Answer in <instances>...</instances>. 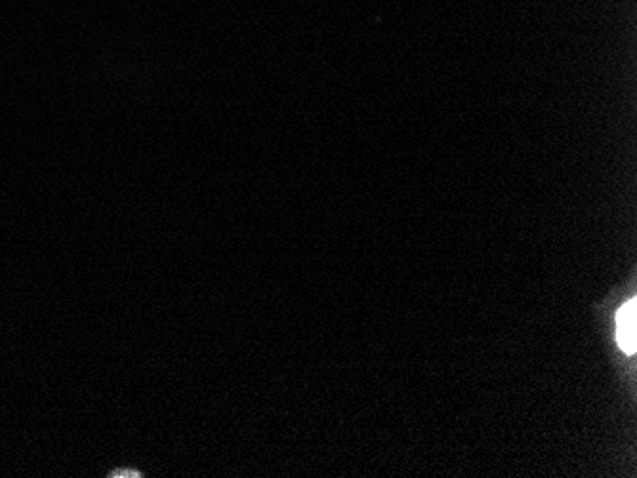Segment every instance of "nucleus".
<instances>
[{"instance_id":"f257e3e1","label":"nucleus","mask_w":637,"mask_h":478,"mask_svg":"<svg viewBox=\"0 0 637 478\" xmlns=\"http://www.w3.org/2000/svg\"><path fill=\"white\" fill-rule=\"evenodd\" d=\"M617 339L620 349L634 355L637 349V303L628 301L617 315Z\"/></svg>"},{"instance_id":"f03ea898","label":"nucleus","mask_w":637,"mask_h":478,"mask_svg":"<svg viewBox=\"0 0 637 478\" xmlns=\"http://www.w3.org/2000/svg\"><path fill=\"white\" fill-rule=\"evenodd\" d=\"M115 477H140L138 473H130V471H119V473H115Z\"/></svg>"}]
</instances>
